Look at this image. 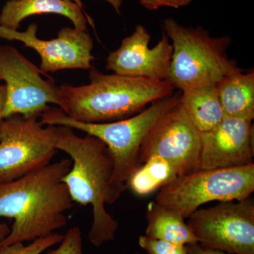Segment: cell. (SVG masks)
Segmentation results:
<instances>
[{"mask_svg":"<svg viewBox=\"0 0 254 254\" xmlns=\"http://www.w3.org/2000/svg\"><path fill=\"white\" fill-rule=\"evenodd\" d=\"M71 165V159H62L12 181H0V218L14 220L9 235L0 240V250L66 226L65 213L73 202L63 179Z\"/></svg>","mask_w":254,"mask_h":254,"instance_id":"1","label":"cell"},{"mask_svg":"<svg viewBox=\"0 0 254 254\" xmlns=\"http://www.w3.org/2000/svg\"><path fill=\"white\" fill-rule=\"evenodd\" d=\"M56 148L72 160L63 182L73 203L91 205L93 222L88 240L96 247L115 240L118 222L105 206L116 202L110 187L114 161L106 145L91 135L78 136L70 127L56 126Z\"/></svg>","mask_w":254,"mask_h":254,"instance_id":"2","label":"cell"},{"mask_svg":"<svg viewBox=\"0 0 254 254\" xmlns=\"http://www.w3.org/2000/svg\"><path fill=\"white\" fill-rule=\"evenodd\" d=\"M90 83L58 87L59 108L68 118L87 123H107L131 118L147 105L174 93L168 81L105 74L92 68Z\"/></svg>","mask_w":254,"mask_h":254,"instance_id":"3","label":"cell"},{"mask_svg":"<svg viewBox=\"0 0 254 254\" xmlns=\"http://www.w3.org/2000/svg\"><path fill=\"white\" fill-rule=\"evenodd\" d=\"M182 91L157 100L131 118L107 123H87L68 118L59 108L43 112V125L65 126L80 130L104 142L113 157L114 169L110 187L118 200L128 189L132 173L141 165L140 149L145 137L165 114L180 102Z\"/></svg>","mask_w":254,"mask_h":254,"instance_id":"4","label":"cell"},{"mask_svg":"<svg viewBox=\"0 0 254 254\" xmlns=\"http://www.w3.org/2000/svg\"><path fill=\"white\" fill-rule=\"evenodd\" d=\"M163 31L173 41L167 81L174 89L216 86L225 76L243 71L227 54L230 36L214 38L200 26L187 27L173 18L164 20Z\"/></svg>","mask_w":254,"mask_h":254,"instance_id":"5","label":"cell"},{"mask_svg":"<svg viewBox=\"0 0 254 254\" xmlns=\"http://www.w3.org/2000/svg\"><path fill=\"white\" fill-rule=\"evenodd\" d=\"M254 191V164L197 170L160 189L155 202L188 218L205 203L241 200Z\"/></svg>","mask_w":254,"mask_h":254,"instance_id":"6","label":"cell"},{"mask_svg":"<svg viewBox=\"0 0 254 254\" xmlns=\"http://www.w3.org/2000/svg\"><path fill=\"white\" fill-rule=\"evenodd\" d=\"M41 115L16 114L0 119V181L9 182L51 163L57 153L56 126Z\"/></svg>","mask_w":254,"mask_h":254,"instance_id":"7","label":"cell"},{"mask_svg":"<svg viewBox=\"0 0 254 254\" xmlns=\"http://www.w3.org/2000/svg\"><path fill=\"white\" fill-rule=\"evenodd\" d=\"M187 225L200 247L229 254H254V199L220 202L198 209Z\"/></svg>","mask_w":254,"mask_h":254,"instance_id":"8","label":"cell"},{"mask_svg":"<svg viewBox=\"0 0 254 254\" xmlns=\"http://www.w3.org/2000/svg\"><path fill=\"white\" fill-rule=\"evenodd\" d=\"M41 73L14 47L0 45V81L5 82L7 94L0 119L16 114L41 116L49 103L58 106V87Z\"/></svg>","mask_w":254,"mask_h":254,"instance_id":"9","label":"cell"},{"mask_svg":"<svg viewBox=\"0 0 254 254\" xmlns=\"http://www.w3.org/2000/svg\"><path fill=\"white\" fill-rule=\"evenodd\" d=\"M152 156L171 163L179 177L200 170V133L180 102L159 120L142 143L141 163Z\"/></svg>","mask_w":254,"mask_h":254,"instance_id":"10","label":"cell"},{"mask_svg":"<svg viewBox=\"0 0 254 254\" xmlns=\"http://www.w3.org/2000/svg\"><path fill=\"white\" fill-rule=\"evenodd\" d=\"M37 31L36 23L29 25L23 32L0 26V38L21 42L26 48L36 50L41 58L39 68L43 73L71 68H93V41L88 32L65 27L60 30L58 38L44 41L37 37Z\"/></svg>","mask_w":254,"mask_h":254,"instance_id":"11","label":"cell"},{"mask_svg":"<svg viewBox=\"0 0 254 254\" xmlns=\"http://www.w3.org/2000/svg\"><path fill=\"white\" fill-rule=\"evenodd\" d=\"M151 36L142 25H137L131 36L120 48L110 52L106 69L121 76L167 81L173 56V45L165 33L153 48H149Z\"/></svg>","mask_w":254,"mask_h":254,"instance_id":"12","label":"cell"},{"mask_svg":"<svg viewBox=\"0 0 254 254\" xmlns=\"http://www.w3.org/2000/svg\"><path fill=\"white\" fill-rule=\"evenodd\" d=\"M252 121L225 117L212 131L200 133V169L245 166L254 163Z\"/></svg>","mask_w":254,"mask_h":254,"instance_id":"13","label":"cell"},{"mask_svg":"<svg viewBox=\"0 0 254 254\" xmlns=\"http://www.w3.org/2000/svg\"><path fill=\"white\" fill-rule=\"evenodd\" d=\"M45 14H59L71 20L75 29L86 31L88 18L83 8L65 0H8L0 13V26L18 30L25 18Z\"/></svg>","mask_w":254,"mask_h":254,"instance_id":"14","label":"cell"},{"mask_svg":"<svg viewBox=\"0 0 254 254\" xmlns=\"http://www.w3.org/2000/svg\"><path fill=\"white\" fill-rule=\"evenodd\" d=\"M216 86L225 117L253 121L254 71L232 73L222 78Z\"/></svg>","mask_w":254,"mask_h":254,"instance_id":"15","label":"cell"},{"mask_svg":"<svg viewBox=\"0 0 254 254\" xmlns=\"http://www.w3.org/2000/svg\"><path fill=\"white\" fill-rule=\"evenodd\" d=\"M180 104L200 133L212 131L225 117L216 86L197 87L182 91Z\"/></svg>","mask_w":254,"mask_h":254,"instance_id":"16","label":"cell"},{"mask_svg":"<svg viewBox=\"0 0 254 254\" xmlns=\"http://www.w3.org/2000/svg\"><path fill=\"white\" fill-rule=\"evenodd\" d=\"M145 236L180 245L198 243L185 218L155 201L148 203L146 210Z\"/></svg>","mask_w":254,"mask_h":254,"instance_id":"17","label":"cell"},{"mask_svg":"<svg viewBox=\"0 0 254 254\" xmlns=\"http://www.w3.org/2000/svg\"><path fill=\"white\" fill-rule=\"evenodd\" d=\"M178 177L171 163L160 157L152 156L132 173L127 186L134 194L144 196L167 186Z\"/></svg>","mask_w":254,"mask_h":254,"instance_id":"18","label":"cell"},{"mask_svg":"<svg viewBox=\"0 0 254 254\" xmlns=\"http://www.w3.org/2000/svg\"><path fill=\"white\" fill-rule=\"evenodd\" d=\"M63 238V235L55 232L48 236L37 239L29 245L17 243L7 246L0 250V254H41L58 245Z\"/></svg>","mask_w":254,"mask_h":254,"instance_id":"19","label":"cell"},{"mask_svg":"<svg viewBox=\"0 0 254 254\" xmlns=\"http://www.w3.org/2000/svg\"><path fill=\"white\" fill-rule=\"evenodd\" d=\"M58 245L57 248L47 250V254H83L81 228L78 226L71 227Z\"/></svg>","mask_w":254,"mask_h":254,"instance_id":"20","label":"cell"},{"mask_svg":"<svg viewBox=\"0 0 254 254\" xmlns=\"http://www.w3.org/2000/svg\"><path fill=\"white\" fill-rule=\"evenodd\" d=\"M138 245L147 254H187L186 246L140 236Z\"/></svg>","mask_w":254,"mask_h":254,"instance_id":"21","label":"cell"},{"mask_svg":"<svg viewBox=\"0 0 254 254\" xmlns=\"http://www.w3.org/2000/svg\"><path fill=\"white\" fill-rule=\"evenodd\" d=\"M193 0H139L140 4L148 10H156L163 6L178 8L190 4Z\"/></svg>","mask_w":254,"mask_h":254,"instance_id":"22","label":"cell"},{"mask_svg":"<svg viewBox=\"0 0 254 254\" xmlns=\"http://www.w3.org/2000/svg\"><path fill=\"white\" fill-rule=\"evenodd\" d=\"M187 254H229L218 250H207L200 247L199 244L186 245Z\"/></svg>","mask_w":254,"mask_h":254,"instance_id":"23","label":"cell"},{"mask_svg":"<svg viewBox=\"0 0 254 254\" xmlns=\"http://www.w3.org/2000/svg\"><path fill=\"white\" fill-rule=\"evenodd\" d=\"M65 1L75 3V4H78V6L82 7L81 0H65ZM105 1L110 3L113 6L114 9L116 10V11H118V13H120V8L123 5V0H105Z\"/></svg>","mask_w":254,"mask_h":254,"instance_id":"24","label":"cell"},{"mask_svg":"<svg viewBox=\"0 0 254 254\" xmlns=\"http://www.w3.org/2000/svg\"><path fill=\"white\" fill-rule=\"evenodd\" d=\"M6 98H7V94H6V86L0 85V117L6 105Z\"/></svg>","mask_w":254,"mask_h":254,"instance_id":"25","label":"cell"},{"mask_svg":"<svg viewBox=\"0 0 254 254\" xmlns=\"http://www.w3.org/2000/svg\"><path fill=\"white\" fill-rule=\"evenodd\" d=\"M10 232V228L6 223L0 222V240L7 236Z\"/></svg>","mask_w":254,"mask_h":254,"instance_id":"26","label":"cell"}]
</instances>
